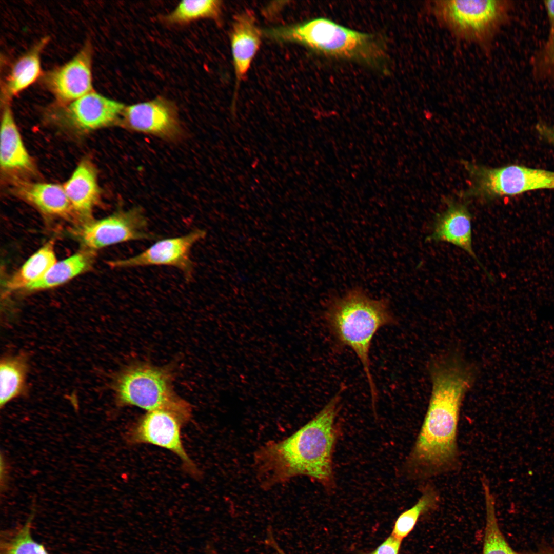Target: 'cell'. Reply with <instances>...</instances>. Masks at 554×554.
<instances>
[{"mask_svg": "<svg viewBox=\"0 0 554 554\" xmlns=\"http://www.w3.org/2000/svg\"><path fill=\"white\" fill-rule=\"evenodd\" d=\"M63 187L75 217L83 224L90 221L92 211L100 197L96 172L90 162L82 161Z\"/></svg>", "mask_w": 554, "mask_h": 554, "instance_id": "cell-16", "label": "cell"}, {"mask_svg": "<svg viewBox=\"0 0 554 554\" xmlns=\"http://www.w3.org/2000/svg\"><path fill=\"white\" fill-rule=\"evenodd\" d=\"M325 319L337 345L350 349L360 361L374 409L378 392L371 371L370 351L378 331L395 323L389 304L385 300L374 299L361 289L354 288L329 303Z\"/></svg>", "mask_w": 554, "mask_h": 554, "instance_id": "cell-3", "label": "cell"}, {"mask_svg": "<svg viewBox=\"0 0 554 554\" xmlns=\"http://www.w3.org/2000/svg\"><path fill=\"white\" fill-rule=\"evenodd\" d=\"M439 500V493L434 487L426 485L421 496L410 508L402 512L394 525L391 535L402 540L413 530L419 518L424 513L434 509Z\"/></svg>", "mask_w": 554, "mask_h": 554, "instance_id": "cell-24", "label": "cell"}, {"mask_svg": "<svg viewBox=\"0 0 554 554\" xmlns=\"http://www.w3.org/2000/svg\"><path fill=\"white\" fill-rule=\"evenodd\" d=\"M268 544L272 548L275 550L278 554H286L284 550L279 546L275 540L274 539L272 534L271 531L269 530L268 532L267 538L266 540Z\"/></svg>", "mask_w": 554, "mask_h": 554, "instance_id": "cell-31", "label": "cell"}, {"mask_svg": "<svg viewBox=\"0 0 554 554\" xmlns=\"http://www.w3.org/2000/svg\"><path fill=\"white\" fill-rule=\"evenodd\" d=\"M206 234L205 230L196 229L184 235L162 239L134 256L111 261L110 264L117 268L171 266L180 270L189 281L194 270L191 249Z\"/></svg>", "mask_w": 554, "mask_h": 554, "instance_id": "cell-10", "label": "cell"}, {"mask_svg": "<svg viewBox=\"0 0 554 554\" xmlns=\"http://www.w3.org/2000/svg\"><path fill=\"white\" fill-rule=\"evenodd\" d=\"M429 370L432 389L428 407L405 464L409 475L419 479L447 473L458 465L460 409L475 378L474 370L456 355L434 361Z\"/></svg>", "mask_w": 554, "mask_h": 554, "instance_id": "cell-1", "label": "cell"}, {"mask_svg": "<svg viewBox=\"0 0 554 554\" xmlns=\"http://www.w3.org/2000/svg\"><path fill=\"white\" fill-rule=\"evenodd\" d=\"M56 262L54 242L49 241L8 280L5 285L6 291L26 289L42 278Z\"/></svg>", "mask_w": 554, "mask_h": 554, "instance_id": "cell-21", "label": "cell"}, {"mask_svg": "<svg viewBox=\"0 0 554 554\" xmlns=\"http://www.w3.org/2000/svg\"><path fill=\"white\" fill-rule=\"evenodd\" d=\"M486 518L482 554H518L509 545L500 529L496 517L494 500L488 482L483 479Z\"/></svg>", "mask_w": 554, "mask_h": 554, "instance_id": "cell-23", "label": "cell"}, {"mask_svg": "<svg viewBox=\"0 0 554 554\" xmlns=\"http://www.w3.org/2000/svg\"><path fill=\"white\" fill-rule=\"evenodd\" d=\"M15 191L44 214L66 219L75 217L63 186L21 181L17 183Z\"/></svg>", "mask_w": 554, "mask_h": 554, "instance_id": "cell-17", "label": "cell"}, {"mask_svg": "<svg viewBox=\"0 0 554 554\" xmlns=\"http://www.w3.org/2000/svg\"><path fill=\"white\" fill-rule=\"evenodd\" d=\"M120 406H136L148 411L165 408L184 412L190 404L174 393L171 373L164 368L139 363L127 367L113 384Z\"/></svg>", "mask_w": 554, "mask_h": 554, "instance_id": "cell-5", "label": "cell"}, {"mask_svg": "<svg viewBox=\"0 0 554 554\" xmlns=\"http://www.w3.org/2000/svg\"><path fill=\"white\" fill-rule=\"evenodd\" d=\"M0 163L2 169L6 172H26L33 169L8 105L4 108L1 121Z\"/></svg>", "mask_w": 554, "mask_h": 554, "instance_id": "cell-18", "label": "cell"}, {"mask_svg": "<svg viewBox=\"0 0 554 554\" xmlns=\"http://www.w3.org/2000/svg\"><path fill=\"white\" fill-rule=\"evenodd\" d=\"M471 220L466 205L449 201L446 209L436 218L432 231L426 240L449 243L462 249L486 272L472 248Z\"/></svg>", "mask_w": 554, "mask_h": 554, "instance_id": "cell-14", "label": "cell"}, {"mask_svg": "<svg viewBox=\"0 0 554 554\" xmlns=\"http://www.w3.org/2000/svg\"><path fill=\"white\" fill-rule=\"evenodd\" d=\"M28 364L21 354L3 358L0 364V406L25 393Z\"/></svg>", "mask_w": 554, "mask_h": 554, "instance_id": "cell-22", "label": "cell"}, {"mask_svg": "<svg viewBox=\"0 0 554 554\" xmlns=\"http://www.w3.org/2000/svg\"><path fill=\"white\" fill-rule=\"evenodd\" d=\"M524 554H554V547H544Z\"/></svg>", "mask_w": 554, "mask_h": 554, "instance_id": "cell-32", "label": "cell"}, {"mask_svg": "<svg viewBox=\"0 0 554 554\" xmlns=\"http://www.w3.org/2000/svg\"><path fill=\"white\" fill-rule=\"evenodd\" d=\"M470 186L462 196L490 200L527 191L554 189V172L510 165L499 168L463 161Z\"/></svg>", "mask_w": 554, "mask_h": 554, "instance_id": "cell-7", "label": "cell"}, {"mask_svg": "<svg viewBox=\"0 0 554 554\" xmlns=\"http://www.w3.org/2000/svg\"><path fill=\"white\" fill-rule=\"evenodd\" d=\"M504 1L439 0L431 4L438 19L456 36L480 44L487 43L505 20Z\"/></svg>", "mask_w": 554, "mask_h": 554, "instance_id": "cell-6", "label": "cell"}, {"mask_svg": "<svg viewBox=\"0 0 554 554\" xmlns=\"http://www.w3.org/2000/svg\"><path fill=\"white\" fill-rule=\"evenodd\" d=\"M120 123L132 130L164 138H175L181 132L175 107L162 97L125 107Z\"/></svg>", "mask_w": 554, "mask_h": 554, "instance_id": "cell-13", "label": "cell"}, {"mask_svg": "<svg viewBox=\"0 0 554 554\" xmlns=\"http://www.w3.org/2000/svg\"><path fill=\"white\" fill-rule=\"evenodd\" d=\"M342 390L294 433L267 442L256 451L255 468L263 488L300 476L309 477L325 488H333V454L338 436L336 419Z\"/></svg>", "mask_w": 554, "mask_h": 554, "instance_id": "cell-2", "label": "cell"}, {"mask_svg": "<svg viewBox=\"0 0 554 554\" xmlns=\"http://www.w3.org/2000/svg\"><path fill=\"white\" fill-rule=\"evenodd\" d=\"M190 419L168 409L148 411L129 430L128 442L131 444H150L166 449L180 458L190 473L198 477L200 472L187 453L181 439V428Z\"/></svg>", "mask_w": 554, "mask_h": 554, "instance_id": "cell-8", "label": "cell"}, {"mask_svg": "<svg viewBox=\"0 0 554 554\" xmlns=\"http://www.w3.org/2000/svg\"><path fill=\"white\" fill-rule=\"evenodd\" d=\"M143 210L134 207L119 210L98 220L90 221L78 230V237L86 249L95 251L118 243L137 240H154L149 231Z\"/></svg>", "mask_w": 554, "mask_h": 554, "instance_id": "cell-9", "label": "cell"}, {"mask_svg": "<svg viewBox=\"0 0 554 554\" xmlns=\"http://www.w3.org/2000/svg\"><path fill=\"white\" fill-rule=\"evenodd\" d=\"M221 12V2L216 0H184L167 17L171 23L183 24L203 18L217 19Z\"/></svg>", "mask_w": 554, "mask_h": 554, "instance_id": "cell-25", "label": "cell"}, {"mask_svg": "<svg viewBox=\"0 0 554 554\" xmlns=\"http://www.w3.org/2000/svg\"><path fill=\"white\" fill-rule=\"evenodd\" d=\"M210 554H217V553L216 552H215L214 551H213V550H212Z\"/></svg>", "mask_w": 554, "mask_h": 554, "instance_id": "cell-33", "label": "cell"}, {"mask_svg": "<svg viewBox=\"0 0 554 554\" xmlns=\"http://www.w3.org/2000/svg\"><path fill=\"white\" fill-rule=\"evenodd\" d=\"M94 251L86 249L56 262L38 281L25 289L39 291L54 288L63 284L86 271L91 265Z\"/></svg>", "mask_w": 554, "mask_h": 554, "instance_id": "cell-20", "label": "cell"}, {"mask_svg": "<svg viewBox=\"0 0 554 554\" xmlns=\"http://www.w3.org/2000/svg\"><path fill=\"white\" fill-rule=\"evenodd\" d=\"M266 33L278 41L298 43L326 55L370 65H377L386 57L385 45L377 36L346 28L326 18L272 28Z\"/></svg>", "mask_w": 554, "mask_h": 554, "instance_id": "cell-4", "label": "cell"}, {"mask_svg": "<svg viewBox=\"0 0 554 554\" xmlns=\"http://www.w3.org/2000/svg\"><path fill=\"white\" fill-rule=\"evenodd\" d=\"M48 41V37L42 38L13 64L2 90L5 100L26 89L39 76L41 55Z\"/></svg>", "mask_w": 554, "mask_h": 554, "instance_id": "cell-19", "label": "cell"}, {"mask_svg": "<svg viewBox=\"0 0 554 554\" xmlns=\"http://www.w3.org/2000/svg\"><path fill=\"white\" fill-rule=\"evenodd\" d=\"M62 105L59 115L68 124L85 132L120 123L125 107L94 91Z\"/></svg>", "mask_w": 554, "mask_h": 554, "instance_id": "cell-12", "label": "cell"}, {"mask_svg": "<svg viewBox=\"0 0 554 554\" xmlns=\"http://www.w3.org/2000/svg\"><path fill=\"white\" fill-rule=\"evenodd\" d=\"M537 128L540 135L554 145V126L540 124Z\"/></svg>", "mask_w": 554, "mask_h": 554, "instance_id": "cell-29", "label": "cell"}, {"mask_svg": "<svg viewBox=\"0 0 554 554\" xmlns=\"http://www.w3.org/2000/svg\"><path fill=\"white\" fill-rule=\"evenodd\" d=\"M92 55L91 45L86 43L69 62L44 74L43 80L46 87L61 104L71 102L93 91Z\"/></svg>", "mask_w": 554, "mask_h": 554, "instance_id": "cell-11", "label": "cell"}, {"mask_svg": "<svg viewBox=\"0 0 554 554\" xmlns=\"http://www.w3.org/2000/svg\"><path fill=\"white\" fill-rule=\"evenodd\" d=\"M230 39L236 91L261 44V32L252 13L246 11L235 17Z\"/></svg>", "mask_w": 554, "mask_h": 554, "instance_id": "cell-15", "label": "cell"}, {"mask_svg": "<svg viewBox=\"0 0 554 554\" xmlns=\"http://www.w3.org/2000/svg\"><path fill=\"white\" fill-rule=\"evenodd\" d=\"M542 61L546 68L554 72V34L549 36L542 50Z\"/></svg>", "mask_w": 554, "mask_h": 554, "instance_id": "cell-28", "label": "cell"}, {"mask_svg": "<svg viewBox=\"0 0 554 554\" xmlns=\"http://www.w3.org/2000/svg\"><path fill=\"white\" fill-rule=\"evenodd\" d=\"M401 542L391 535L374 550L364 554H399Z\"/></svg>", "mask_w": 554, "mask_h": 554, "instance_id": "cell-27", "label": "cell"}, {"mask_svg": "<svg viewBox=\"0 0 554 554\" xmlns=\"http://www.w3.org/2000/svg\"><path fill=\"white\" fill-rule=\"evenodd\" d=\"M31 518L5 544L2 554H49L32 537Z\"/></svg>", "mask_w": 554, "mask_h": 554, "instance_id": "cell-26", "label": "cell"}, {"mask_svg": "<svg viewBox=\"0 0 554 554\" xmlns=\"http://www.w3.org/2000/svg\"><path fill=\"white\" fill-rule=\"evenodd\" d=\"M544 6L549 22V35H553L554 34V0L544 1Z\"/></svg>", "mask_w": 554, "mask_h": 554, "instance_id": "cell-30", "label": "cell"}]
</instances>
